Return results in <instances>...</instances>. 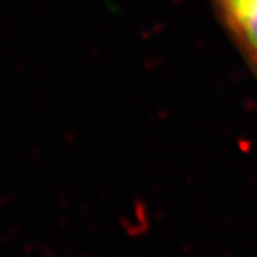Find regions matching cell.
<instances>
[{"label": "cell", "instance_id": "obj_1", "mask_svg": "<svg viewBox=\"0 0 257 257\" xmlns=\"http://www.w3.org/2000/svg\"><path fill=\"white\" fill-rule=\"evenodd\" d=\"M217 22L257 81V0H209Z\"/></svg>", "mask_w": 257, "mask_h": 257}]
</instances>
